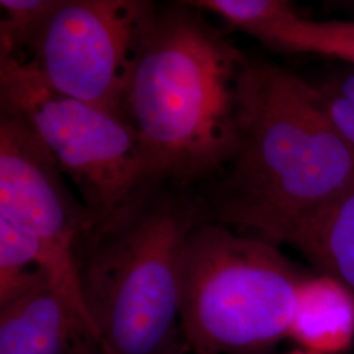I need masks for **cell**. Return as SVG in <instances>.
<instances>
[{
  "label": "cell",
  "mask_w": 354,
  "mask_h": 354,
  "mask_svg": "<svg viewBox=\"0 0 354 354\" xmlns=\"http://www.w3.org/2000/svg\"><path fill=\"white\" fill-rule=\"evenodd\" d=\"M353 187V150L329 121L317 86L250 58L236 151L196 190L206 219L279 247Z\"/></svg>",
  "instance_id": "obj_1"
},
{
  "label": "cell",
  "mask_w": 354,
  "mask_h": 354,
  "mask_svg": "<svg viewBox=\"0 0 354 354\" xmlns=\"http://www.w3.org/2000/svg\"><path fill=\"white\" fill-rule=\"evenodd\" d=\"M248 61L188 1L159 7L124 118L160 184L198 190L230 162L239 142Z\"/></svg>",
  "instance_id": "obj_2"
},
{
  "label": "cell",
  "mask_w": 354,
  "mask_h": 354,
  "mask_svg": "<svg viewBox=\"0 0 354 354\" xmlns=\"http://www.w3.org/2000/svg\"><path fill=\"white\" fill-rule=\"evenodd\" d=\"M206 219L196 190L162 184L82 236L79 285L105 354H189L180 324L183 256Z\"/></svg>",
  "instance_id": "obj_3"
},
{
  "label": "cell",
  "mask_w": 354,
  "mask_h": 354,
  "mask_svg": "<svg viewBox=\"0 0 354 354\" xmlns=\"http://www.w3.org/2000/svg\"><path fill=\"white\" fill-rule=\"evenodd\" d=\"M301 270L277 245L205 219L190 234L180 277L189 354H261L288 339Z\"/></svg>",
  "instance_id": "obj_4"
},
{
  "label": "cell",
  "mask_w": 354,
  "mask_h": 354,
  "mask_svg": "<svg viewBox=\"0 0 354 354\" xmlns=\"http://www.w3.org/2000/svg\"><path fill=\"white\" fill-rule=\"evenodd\" d=\"M0 102L26 117L71 181L87 215L83 235L111 225L162 185L122 117L64 96L8 57H0Z\"/></svg>",
  "instance_id": "obj_5"
},
{
  "label": "cell",
  "mask_w": 354,
  "mask_h": 354,
  "mask_svg": "<svg viewBox=\"0 0 354 354\" xmlns=\"http://www.w3.org/2000/svg\"><path fill=\"white\" fill-rule=\"evenodd\" d=\"M158 10L146 0H59L26 66L54 91L124 118Z\"/></svg>",
  "instance_id": "obj_6"
},
{
  "label": "cell",
  "mask_w": 354,
  "mask_h": 354,
  "mask_svg": "<svg viewBox=\"0 0 354 354\" xmlns=\"http://www.w3.org/2000/svg\"><path fill=\"white\" fill-rule=\"evenodd\" d=\"M0 218L42 244L54 288L92 322L76 268L86 210L29 121L6 102H0Z\"/></svg>",
  "instance_id": "obj_7"
},
{
  "label": "cell",
  "mask_w": 354,
  "mask_h": 354,
  "mask_svg": "<svg viewBox=\"0 0 354 354\" xmlns=\"http://www.w3.org/2000/svg\"><path fill=\"white\" fill-rule=\"evenodd\" d=\"M0 354H105L102 339L50 279L0 306Z\"/></svg>",
  "instance_id": "obj_8"
},
{
  "label": "cell",
  "mask_w": 354,
  "mask_h": 354,
  "mask_svg": "<svg viewBox=\"0 0 354 354\" xmlns=\"http://www.w3.org/2000/svg\"><path fill=\"white\" fill-rule=\"evenodd\" d=\"M288 337L314 353H346L354 344L353 291L329 276L308 273Z\"/></svg>",
  "instance_id": "obj_9"
},
{
  "label": "cell",
  "mask_w": 354,
  "mask_h": 354,
  "mask_svg": "<svg viewBox=\"0 0 354 354\" xmlns=\"http://www.w3.org/2000/svg\"><path fill=\"white\" fill-rule=\"evenodd\" d=\"M283 244L354 292V187L306 218Z\"/></svg>",
  "instance_id": "obj_10"
},
{
  "label": "cell",
  "mask_w": 354,
  "mask_h": 354,
  "mask_svg": "<svg viewBox=\"0 0 354 354\" xmlns=\"http://www.w3.org/2000/svg\"><path fill=\"white\" fill-rule=\"evenodd\" d=\"M250 36L270 49L324 55L354 67V21L311 20L291 6Z\"/></svg>",
  "instance_id": "obj_11"
},
{
  "label": "cell",
  "mask_w": 354,
  "mask_h": 354,
  "mask_svg": "<svg viewBox=\"0 0 354 354\" xmlns=\"http://www.w3.org/2000/svg\"><path fill=\"white\" fill-rule=\"evenodd\" d=\"M45 279L54 282V269L42 244L0 218V306Z\"/></svg>",
  "instance_id": "obj_12"
},
{
  "label": "cell",
  "mask_w": 354,
  "mask_h": 354,
  "mask_svg": "<svg viewBox=\"0 0 354 354\" xmlns=\"http://www.w3.org/2000/svg\"><path fill=\"white\" fill-rule=\"evenodd\" d=\"M59 0H1L0 57L26 64Z\"/></svg>",
  "instance_id": "obj_13"
},
{
  "label": "cell",
  "mask_w": 354,
  "mask_h": 354,
  "mask_svg": "<svg viewBox=\"0 0 354 354\" xmlns=\"http://www.w3.org/2000/svg\"><path fill=\"white\" fill-rule=\"evenodd\" d=\"M315 86L320 92L329 121L354 152V102L322 83Z\"/></svg>",
  "instance_id": "obj_14"
},
{
  "label": "cell",
  "mask_w": 354,
  "mask_h": 354,
  "mask_svg": "<svg viewBox=\"0 0 354 354\" xmlns=\"http://www.w3.org/2000/svg\"><path fill=\"white\" fill-rule=\"evenodd\" d=\"M322 84L354 102V67L329 76Z\"/></svg>",
  "instance_id": "obj_15"
},
{
  "label": "cell",
  "mask_w": 354,
  "mask_h": 354,
  "mask_svg": "<svg viewBox=\"0 0 354 354\" xmlns=\"http://www.w3.org/2000/svg\"><path fill=\"white\" fill-rule=\"evenodd\" d=\"M286 354H317L314 353V352H310V351H306V349H302V348H298V349H294V351H291V352H288Z\"/></svg>",
  "instance_id": "obj_16"
}]
</instances>
